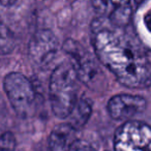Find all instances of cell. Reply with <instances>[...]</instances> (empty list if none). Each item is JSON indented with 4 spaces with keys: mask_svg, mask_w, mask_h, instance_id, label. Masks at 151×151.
<instances>
[{
    "mask_svg": "<svg viewBox=\"0 0 151 151\" xmlns=\"http://www.w3.org/2000/svg\"><path fill=\"white\" fill-rule=\"evenodd\" d=\"M3 88L17 116L23 119L32 116L35 108V90L23 73H7L3 80Z\"/></svg>",
    "mask_w": 151,
    "mask_h": 151,
    "instance_id": "3957f363",
    "label": "cell"
},
{
    "mask_svg": "<svg viewBox=\"0 0 151 151\" xmlns=\"http://www.w3.org/2000/svg\"><path fill=\"white\" fill-rule=\"evenodd\" d=\"M91 113H92V103L89 99L82 97L81 99H78L73 111L69 114L68 124L78 132L86 125Z\"/></svg>",
    "mask_w": 151,
    "mask_h": 151,
    "instance_id": "30bf717a",
    "label": "cell"
},
{
    "mask_svg": "<svg viewBox=\"0 0 151 151\" xmlns=\"http://www.w3.org/2000/svg\"><path fill=\"white\" fill-rule=\"evenodd\" d=\"M79 79L70 62H62L53 70L49 84L52 111L58 118L69 116L78 101Z\"/></svg>",
    "mask_w": 151,
    "mask_h": 151,
    "instance_id": "7a4b0ae2",
    "label": "cell"
},
{
    "mask_svg": "<svg viewBox=\"0 0 151 151\" xmlns=\"http://www.w3.org/2000/svg\"><path fill=\"white\" fill-rule=\"evenodd\" d=\"M63 51L70 57V64L77 73L79 81L88 85L95 81L99 73V67L93 56L84 47L76 40H66L63 44Z\"/></svg>",
    "mask_w": 151,
    "mask_h": 151,
    "instance_id": "5b68a950",
    "label": "cell"
},
{
    "mask_svg": "<svg viewBox=\"0 0 151 151\" xmlns=\"http://www.w3.org/2000/svg\"><path fill=\"white\" fill-rule=\"evenodd\" d=\"M107 108L113 119L129 121L146 110L147 101L141 95L123 93L112 96Z\"/></svg>",
    "mask_w": 151,
    "mask_h": 151,
    "instance_id": "52a82bcc",
    "label": "cell"
},
{
    "mask_svg": "<svg viewBox=\"0 0 151 151\" xmlns=\"http://www.w3.org/2000/svg\"><path fill=\"white\" fill-rule=\"evenodd\" d=\"M59 50V42L55 33L50 29L37 30L30 38L28 54L38 66H48L54 61Z\"/></svg>",
    "mask_w": 151,
    "mask_h": 151,
    "instance_id": "8992f818",
    "label": "cell"
},
{
    "mask_svg": "<svg viewBox=\"0 0 151 151\" xmlns=\"http://www.w3.org/2000/svg\"><path fill=\"white\" fill-rule=\"evenodd\" d=\"M114 151H151V129L146 122L129 120L116 129Z\"/></svg>",
    "mask_w": 151,
    "mask_h": 151,
    "instance_id": "277c9868",
    "label": "cell"
},
{
    "mask_svg": "<svg viewBox=\"0 0 151 151\" xmlns=\"http://www.w3.org/2000/svg\"><path fill=\"white\" fill-rule=\"evenodd\" d=\"M91 42L97 59L123 86L149 87L151 61L149 48L132 26H117L97 17L91 22Z\"/></svg>",
    "mask_w": 151,
    "mask_h": 151,
    "instance_id": "6da1fadb",
    "label": "cell"
},
{
    "mask_svg": "<svg viewBox=\"0 0 151 151\" xmlns=\"http://www.w3.org/2000/svg\"><path fill=\"white\" fill-rule=\"evenodd\" d=\"M68 151H96V150H95V148L90 143L86 142L84 140L77 139L73 143V145L70 146Z\"/></svg>",
    "mask_w": 151,
    "mask_h": 151,
    "instance_id": "4fadbf2b",
    "label": "cell"
},
{
    "mask_svg": "<svg viewBox=\"0 0 151 151\" xmlns=\"http://www.w3.org/2000/svg\"><path fill=\"white\" fill-rule=\"evenodd\" d=\"M6 107H5V103L3 101V99L0 95V136L3 134V129L5 127V124H6Z\"/></svg>",
    "mask_w": 151,
    "mask_h": 151,
    "instance_id": "5bb4252c",
    "label": "cell"
},
{
    "mask_svg": "<svg viewBox=\"0 0 151 151\" xmlns=\"http://www.w3.org/2000/svg\"><path fill=\"white\" fill-rule=\"evenodd\" d=\"M77 132L68 123L55 126L49 138L48 151H68L73 143L78 139Z\"/></svg>",
    "mask_w": 151,
    "mask_h": 151,
    "instance_id": "9c48e42d",
    "label": "cell"
},
{
    "mask_svg": "<svg viewBox=\"0 0 151 151\" xmlns=\"http://www.w3.org/2000/svg\"><path fill=\"white\" fill-rule=\"evenodd\" d=\"M92 6L99 14V17L106 18L117 26L125 27L129 25L134 3L129 1H94Z\"/></svg>",
    "mask_w": 151,
    "mask_h": 151,
    "instance_id": "ba28073f",
    "label": "cell"
},
{
    "mask_svg": "<svg viewBox=\"0 0 151 151\" xmlns=\"http://www.w3.org/2000/svg\"><path fill=\"white\" fill-rule=\"evenodd\" d=\"M17 141L13 132H4L0 136V151H16Z\"/></svg>",
    "mask_w": 151,
    "mask_h": 151,
    "instance_id": "7c38bea8",
    "label": "cell"
},
{
    "mask_svg": "<svg viewBox=\"0 0 151 151\" xmlns=\"http://www.w3.org/2000/svg\"><path fill=\"white\" fill-rule=\"evenodd\" d=\"M16 47V36L0 13V54L6 55L13 52Z\"/></svg>",
    "mask_w": 151,
    "mask_h": 151,
    "instance_id": "8fae6325",
    "label": "cell"
}]
</instances>
